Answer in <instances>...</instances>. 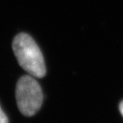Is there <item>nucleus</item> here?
<instances>
[{
    "label": "nucleus",
    "instance_id": "1",
    "mask_svg": "<svg viewBox=\"0 0 123 123\" xmlns=\"http://www.w3.org/2000/svg\"><path fill=\"white\" fill-rule=\"evenodd\" d=\"M13 50L20 66L36 78H42L46 74L45 60L42 52L33 38L20 33L13 41Z\"/></svg>",
    "mask_w": 123,
    "mask_h": 123
},
{
    "label": "nucleus",
    "instance_id": "2",
    "mask_svg": "<svg viewBox=\"0 0 123 123\" xmlns=\"http://www.w3.org/2000/svg\"><path fill=\"white\" fill-rule=\"evenodd\" d=\"M16 103L20 112L25 116L31 117L40 109L43 94L41 87L33 76H22L16 87Z\"/></svg>",
    "mask_w": 123,
    "mask_h": 123
},
{
    "label": "nucleus",
    "instance_id": "3",
    "mask_svg": "<svg viewBox=\"0 0 123 123\" xmlns=\"http://www.w3.org/2000/svg\"><path fill=\"white\" fill-rule=\"evenodd\" d=\"M0 123H8V119L0 106Z\"/></svg>",
    "mask_w": 123,
    "mask_h": 123
},
{
    "label": "nucleus",
    "instance_id": "4",
    "mask_svg": "<svg viewBox=\"0 0 123 123\" xmlns=\"http://www.w3.org/2000/svg\"><path fill=\"white\" fill-rule=\"evenodd\" d=\"M119 111H120V113L123 117V101H122L121 103L119 104Z\"/></svg>",
    "mask_w": 123,
    "mask_h": 123
}]
</instances>
